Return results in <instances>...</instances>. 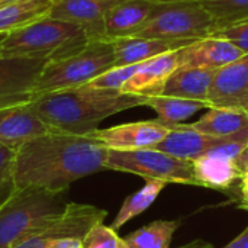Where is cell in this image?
Listing matches in <instances>:
<instances>
[{"label": "cell", "instance_id": "obj_29", "mask_svg": "<svg viewBox=\"0 0 248 248\" xmlns=\"http://www.w3.org/2000/svg\"><path fill=\"white\" fill-rule=\"evenodd\" d=\"M141 64V62H140ZM140 64H131V65H121V67H112L106 73L100 74L90 83L89 86L99 87V89H113L121 90L124 84L128 81V78L138 70Z\"/></svg>", "mask_w": 248, "mask_h": 248}, {"label": "cell", "instance_id": "obj_16", "mask_svg": "<svg viewBox=\"0 0 248 248\" xmlns=\"http://www.w3.org/2000/svg\"><path fill=\"white\" fill-rule=\"evenodd\" d=\"M237 137H248V132L237 135ZM237 137H231V138H237ZM231 138L211 137V135H206V134H202V132L193 129L190 125L177 124V125L171 126V131L154 148L160 150L163 153H167L173 157H177L180 160L195 161L196 158H199V157L205 155L208 151H211L214 147H217Z\"/></svg>", "mask_w": 248, "mask_h": 248}, {"label": "cell", "instance_id": "obj_14", "mask_svg": "<svg viewBox=\"0 0 248 248\" xmlns=\"http://www.w3.org/2000/svg\"><path fill=\"white\" fill-rule=\"evenodd\" d=\"M167 1L163 0H122L105 17V39L132 36Z\"/></svg>", "mask_w": 248, "mask_h": 248}, {"label": "cell", "instance_id": "obj_32", "mask_svg": "<svg viewBox=\"0 0 248 248\" xmlns=\"http://www.w3.org/2000/svg\"><path fill=\"white\" fill-rule=\"evenodd\" d=\"M224 248H248V227Z\"/></svg>", "mask_w": 248, "mask_h": 248}, {"label": "cell", "instance_id": "obj_25", "mask_svg": "<svg viewBox=\"0 0 248 248\" xmlns=\"http://www.w3.org/2000/svg\"><path fill=\"white\" fill-rule=\"evenodd\" d=\"M180 221H154L131 234L124 240L129 248H170Z\"/></svg>", "mask_w": 248, "mask_h": 248}, {"label": "cell", "instance_id": "obj_28", "mask_svg": "<svg viewBox=\"0 0 248 248\" xmlns=\"http://www.w3.org/2000/svg\"><path fill=\"white\" fill-rule=\"evenodd\" d=\"M83 248H129L118 232L103 222L94 225L83 238Z\"/></svg>", "mask_w": 248, "mask_h": 248}, {"label": "cell", "instance_id": "obj_33", "mask_svg": "<svg viewBox=\"0 0 248 248\" xmlns=\"http://www.w3.org/2000/svg\"><path fill=\"white\" fill-rule=\"evenodd\" d=\"M51 248H83V240H62Z\"/></svg>", "mask_w": 248, "mask_h": 248}, {"label": "cell", "instance_id": "obj_6", "mask_svg": "<svg viewBox=\"0 0 248 248\" xmlns=\"http://www.w3.org/2000/svg\"><path fill=\"white\" fill-rule=\"evenodd\" d=\"M217 29V20L201 3L174 0L164 3L132 36L198 41L211 36Z\"/></svg>", "mask_w": 248, "mask_h": 248}, {"label": "cell", "instance_id": "obj_2", "mask_svg": "<svg viewBox=\"0 0 248 248\" xmlns=\"http://www.w3.org/2000/svg\"><path fill=\"white\" fill-rule=\"evenodd\" d=\"M145 96L89 84L33 96L29 106L55 131L86 135L97 129L106 118L144 106Z\"/></svg>", "mask_w": 248, "mask_h": 248}, {"label": "cell", "instance_id": "obj_10", "mask_svg": "<svg viewBox=\"0 0 248 248\" xmlns=\"http://www.w3.org/2000/svg\"><path fill=\"white\" fill-rule=\"evenodd\" d=\"M171 126L173 125H166L158 119H153L122 124L105 129L97 128L92 134L109 150L129 151L154 148L166 138L171 131Z\"/></svg>", "mask_w": 248, "mask_h": 248}, {"label": "cell", "instance_id": "obj_1", "mask_svg": "<svg viewBox=\"0 0 248 248\" xmlns=\"http://www.w3.org/2000/svg\"><path fill=\"white\" fill-rule=\"evenodd\" d=\"M108 151L93 134L48 132L16 150V187L64 193L74 182L106 170Z\"/></svg>", "mask_w": 248, "mask_h": 248}, {"label": "cell", "instance_id": "obj_21", "mask_svg": "<svg viewBox=\"0 0 248 248\" xmlns=\"http://www.w3.org/2000/svg\"><path fill=\"white\" fill-rule=\"evenodd\" d=\"M190 126L211 137H237L248 132V112L241 109L211 108L201 119L190 124Z\"/></svg>", "mask_w": 248, "mask_h": 248}, {"label": "cell", "instance_id": "obj_35", "mask_svg": "<svg viewBox=\"0 0 248 248\" xmlns=\"http://www.w3.org/2000/svg\"><path fill=\"white\" fill-rule=\"evenodd\" d=\"M238 166L243 169V171L248 169V142L246 148H244V151H243V154H241V157L238 158Z\"/></svg>", "mask_w": 248, "mask_h": 248}, {"label": "cell", "instance_id": "obj_38", "mask_svg": "<svg viewBox=\"0 0 248 248\" xmlns=\"http://www.w3.org/2000/svg\"><path fill=\"white\" fill-rule=\"evenodd\" d=\"M163 1H174V0H163Z\"/></svg>", "mask_w": 248, "mask_h": 248}, {"label": "cell", "instance_id": "obj_34", "mask_svg": "<svg viewBox=\"0 0 248 248\" xmlns=\"http://www.w3.org/2000/svg\"><path fill=\"white\" fill-rule=\"evenodd\" d=\"M179 248H214V246L206 243V241H203V240H195V241H192L189 244H185V246H182V247Z\"/></svg>", "mask_w": 248, "mask_h": 248}, {"label": "cell", "instance_id": "obj_4", "mask_svg": "<svg viewBox=\"0 0 248 248\" xmlns=\"http://www.w3.org/2000/svg\"><path fill=\"white\" fill-rule=\"evenodd\" d=\"M67 203L62 193L38 187L16 189L0 206V248H13L58 219Z\"/></svg>", "mask_w": 248, "mask_h": 248}, {"label": "cell", "instance_id": "obj_11", "mask_svg": "<svg viewBox=\"0 0 248 248\" xmlns=\"http://www.w3.org/2000/svg\"><path fill=\"white\" fill-rule=\"evenodd\" d=\"M208 102L211 108L248 112V54L215 71Z\"/></svg>", "mask_w": 248, "mask_h": 248}, {"label": "cell", "instance_id": "obj_20", "mask_svg": "<svg viewBox=\"0 0 248 248\" xmlns=\"http://www.w3.org/2000/svg\"><path fill=\"white\" fill-rule=\"evenodd\" d=\"M192 163L199 186L217 190L232 187L244 173L235 160L215 154H205Z\"/></svg>", "mask_w": 248, "mask_h": 248}, {"label": "cell", "instance_id": "obj_24", "mask_svg": "<svg viewBox=\"0 0 248 248\" xmlns=\"http://www.w3.org/2000/svg\"><path fill=\"white\" fill-rule=\"evenodd\" d=\"M166 185L167 183L163 182V180L147 179V183L138 192L129 195L125 199V202L122 203V206H121L118 215L115 217L113 222L110 224V227L115 231H118L126 222H129L131 219L137 218L144 211H147L154 203V201L158 198V195L163 192Z\"/></svg>", "mask_w": 248, "mask_h": 248}, {"label": "cell", "instance_id": "obj_19", "mask_svg": "<svg viewBox=\"0 0 248 248\" xmlns=\"http://www.w3.org/2000/svg\"><path fill=\"white\" fill-rule=\"evenodd\" d=\"M215 71L214 68L179 65L167 78L160 94L208 102V93Z\"/></svg>", "mask_w": 248, "mask_h": 248}, {"label": "cell", "instance_id": "obj_13", "mask_svg": "<svg viewBox=\"0 0 248 248\" xmlns=\"http://www.w3.org/2000/svg\"><path fill=\"white\" fill-rule=\"evenodd\" d=\"M55 131L44 122L29 103L0 109V144L17 150L28 141Z\"/></svg>", "mask_w": 248, "mask_h": 248}, {"label": "cell", "instance_id": "obj_7", "mask_svg": "<svg viewBox=\"0 0 248 248\" xmlns=\"http://www.w3.org/2000/svg\"><path fill=\"white\" fill-rule=\"evenodd\" d=\"M106 170L137 174L145 180L154 179L166 183L199 186L192 161L180 160L155 148L129 151L109 150L106 157Z\"/></svg>", "mask_w": 248, "mask_h": 248}, {"label": "cell", "instance_id": "obj_3", "mask_svg": "<svg viewBox=\"0 0 248 248\" xmlns=\"http://www.w3.org/2000/svg\"><path fill=\"white\" fill-rule=\"evenodd\" d=\"M90 41L81 26L45 16L6 35L0 44V57L51 62L81 51Z\"/></svg>", "mask_w": 248, "mask_h": 248}, {"label": "cell", "instance_id": "obj_12", "mask_svg": "<svg viewBox=\"0 0 248 248\" xmlns=\"http://www.w3.org/2000/svg\"><path fill=\"white\" fill-rule=\"evenodd\" d=\"M122 0H55L48 16L81 26L90 39H105V17Z\"/></svg>", "mask_w": 248, "mask_h": 248}, {"label": "cell", "instance_id": "obj_5", "mask_svg": "<svg viewBox=\"0 0 248 248\" xmlns=\"http://www.w3.org/2000/svg\"><path fill=\"white\" fill-rule=\"evenodd\" d=\"M115 67V48L109 39H92L81 51L46 62L35 86V96L84 86Z\"/></svg>", "mask_w": 248, "mask_h": 248}, {"label": "cell", "instance_id": "obj_27", "mask_svg": "<svg viewBox=\"0 0 248 248\" xmlns=\"http://www.w3.org/2000/svg\"><path fill=\"white\" fill-rule=\"evenodd\" d=\"M16 150L0 144V206L17 189L15 183Z\"/></svg>", "mask_w": 248, "mask_h": 248}, {"label": "cell", "instance_id": "obj_8", "mask_svg": "<svg viewBox=\"0 0 248 248\" xmlns=\"http://www.w3.org/2000/svg\"><path fill=\"white\" fill-rule=\"evenodd\" d=\"M106 215L105 209L93 205L67 203L65 211L58 219L13 248H51L62 240H83L94 225L105 221Z\"/></svg>", "mask_w": 248, "mask_h": 248}, {"label": "cell", "instance_id": "obj_15", "mask_svg": "<svg viewBox=\"0 0 248 248\" xmlns=\"http://www.w3.org/2000/svg\"><path fill=\"white\" fill-rule=\"evenodd\" d=\"M180 65V49L164 52L140 64L121 92L140 96L160 94L167 78Z\"/></svg>", "mask_w": 248, "mask_h": 248}, {"label": "cell", "instance_id": "obj_36", "mask_svg": "<svg viewBox=\"0 0 248 248\" xmlns=\"http://www.w3.org/2000/svg\"><path fill=\"white\" fill-rule=\"evenodd\" d=\"M12 1H16V0H0V6L6 4V3H12Z\"/></svg>", "mask_w": 248, "mask_h": 248}, {"label": "cell", "instance_id": "obj_26", "mask_svg": "<svg viewBox=\"0 0 248 248\" xmlns=\"http://www.w3.org/2000/svg\"><path fill=\"white\" fill-rule=\"evenodd\" d=\"M217 20L218 28L248 19V0H195Z\"/></svg>", "mask_w": 248, "mask_h": 248}, {"label": "cell", "instance_id": "obj_37", "mask_svg": "<svg viewBox=\"0 0 248 248\" xmlns=\"http://www.w3.org/2000/svg\"><path fill=\"white\" fill-rule=\"evenodd\" d=\"M4 36H6V35H0V44L3 42V39H4Z\"/></svg>", "mask_w": 248, "mask_h": 248}, {"label": "cell", "instance_id": "obj_30", "mask_svg": "<svg viewBox=\"0 0 248 248\" xmlns=\"http://www.w3.org/2000/svg\"><path fill=\"white\" fill-rule=\"evenodd\" d=\"M211 36L227 39L235 46H238L244 54H248V19L227 25V26H221Z\"/></svg>", "mask_w": 248, "mask_h": 248}, {"label": "cell", "instance_id": "obj_17", "mask_svg": "<svg viewBox=\"0 0 248 248\" xmlns=\"http://www.w3.org/2000/svg\"><path fill=\"white\" fill-rule=\"evenodd\" d=\"M115 48V67L140 64L164 52L182 49L196 41L193 39H164L124 36L112 41Z\"/></svg>", "mask_w": 248, "mask_h": 248}, {"label": "cell", "instance_id": "obj_18", "mask_svg": "<svg viewBox=\"0 0 248 248\" xmlns=\"http://www.w3.org/2000/svg\"><path fill=\"white\" fill-rule=\"evenodd\" d=\"M243 55L244 52L230 41L206 36L180 49V65L218 70Z\"/></svg>", "mask_w": 248, "mask_h": 248}, {"label": "cell", "instance_id": "obj_9", "mask_svg": "<svg viewBox=\"0 0 248 248\" xmlns=\"http://www.w3.org/2000/svg\"><path fill=\"white\" fill-rule=\"evenodd\" d=\"M46 62L16 57H0V109L29 103Z\"/></svg>", "mask_w": 248, "mask_h": 248}, {"label": "cell", "instance_id": "obj_22", "mask_svg": "<svg viewBox=\"0 0 248 248\" xmlns=\"http://www.w3.org/2000/svg\"><path fill=\"white\" fill-rule=\"evenodd\" d=\"M55 0H16L0 6V35L16 32L48 16Z\"/></svg>", "mask_w": 248, "mask_h": 248}, {"label": "cell", "instance_id": "obj_23", "mask_svg": "<svg viewBox=\"0 0 248 248\" xmlns=\"http://www.w3.org/2000/svg\"><path fill=\"white\" fill-rule=\"evenodd\" d=\"M144 106L151 108L158 115V121L166 125L182 124L199 110L211 109V105L206 100H192L164 94L145 96Z\"/></svg>", "mask_w": 248, "mask_h": 248}, {"label": "cell", "instance_id": "obj_31", "mask_svg": "<svg viewBox=\"0 0 248 248\" xmlns=\"http://www.w3.org/2000/svg\"><path fill=\"white\" fill-rule=\"evenodd\" d=\"M240 189H241V206L248 209V169L244 170V173L241 176Z\"/></svg>", "mask_w": 248, "mask_h": 248}]
</instances>
